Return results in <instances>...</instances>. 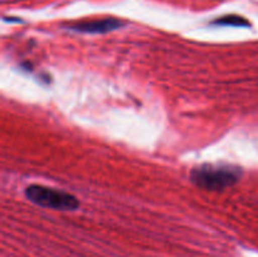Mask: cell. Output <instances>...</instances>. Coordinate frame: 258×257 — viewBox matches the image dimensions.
<instances>
[{
    "mask_svg": "<svg viewBox=\"0 0 258 257\" xmlns=\"http://www.w3.org/2000/svg\"><path fill=\"white\" fill-rule=\"evenodd\" d=\"M239 168L231 165L206 164L190 171V180L199 188L207 190H223L234 185L241 178Z\"/></svg>",
    "mask_w": 258,
    "mask_h": 257,
    "instance_id": "cell-1",
    "label": "cell"
},
{
    "mask_svg": "<svg viewBox=\"0 0 258 257\" xmlns=\"http://www.w3.org/2000/svg\"><path fill=\"white\" fill-rule=\"evenodd\" d=\"M24 194L32 203L43 208L57 209V211H76L80 207V202L75 196L67 191L49 188V186L33 184L25 188Z\"/></svg>",
    "mask_w": 258,
    "mask_h": 257,
    "instance_id": "cell-2",
    "label": "cell"
},
{
    "mask_svg": "<svg viewBox=\"0 0 258 257\" xmlns=\"http://www.w3.org/2000/svg\"><path fill=\"white\" fill-rule=\"evenodd\" d=\"M123 22L116 18H103V19L86 20L80 22L68 27V29L75 30L78 33H87V34H100V33H107L111 30H116L122 27Z\"/></svg>",
    "mask_w": 258,
    "mask_h": 257,
    "instance_id": "cell-3",
    "label": "cell"
},
{
    "mask_svg": "<svg viewBox=\"0 0 258 257\" xmlns=\"http://www.w3.org/2000/svg\"><path fill=\"white\" fill-rule=\"evenodd\" d=\"M214 25H226V27H249L248 20L239 15H226L223 18H218L213 22Z\"/></svg>",
    "mask_w": 258,
    "mask_h": 257,
    "instance_id": "cell-4",
    "label": "cell"
}]
</instances>
